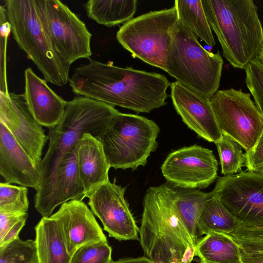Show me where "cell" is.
Instances as JSON below:
<instances>
[{"label":"cell","instance_id":"8","mask_svg":"<svg viewBox=\"0 0 263 263\" xmlns=\"http://www.w3.org/2000/svg\"><path fill=\"white\" fill-rule=\"evenodd\" d=\"M178 20L174 6L151 11L124 23L116 38L134 58L165 70L166 54Z\"/></svg>","mask_w":263,"mask_h":263},{"label":"cell","instance_id":"29","mask_svg":"<svg viewBox=\"0 0 263 263\" xmlns=\"http://www.w3.org/2000/svg\"><path fill=\"white\" fill-rule=\"evenodd\" d=\"M112 249L108 242L99 241L84 245L72 254L70 263H111Z\"/></svg>","mask_w":263,"mask_h":263},{"label":"cell","instance_id":"26","mask_svg":"<svg viewBox=\"0 0 263 263\" xmlns=\"http://www.w3.org/2000/svg\"><path fill=\"white\" fill-rule=\"evenodd\" d=\"M215 144L219 154L221 174L226 176L241 172V167L245 162L241 146L224 134Z\"/></svg>","mask_w":263,"mask_h":263},{"label":"cell","instance_id":"22","mask_svg":"<svg viewBox=\"0 0 263 263\" xmlns=\"http://www.w3.org/2000/svg\"><path fill=\"white\" fill-rule=\"evenodd\" d=\"M195 256L215 263H243L238 243L230 234L210 232L195 247Z\"/></svg>","mask_w":263,"mask_h":263},{"label":"cell","instance_id":"33","mask_svg":"<svg viewBox=\"0 0 263 263\" xmlns=\"http://www.w3.org/2000/svg\"><path fill=\"white\" fill-rule=\"evenodd\" d=\"M248 171L261 173L263 169V130L254 146L245 154Z\"/></svg>","mask_w":263,"mask_h":263},{"label":"cell","instance_id":"40","mask_svg":"<svg viewBox=\"0 0 263 263\" xmlns=\"http://www.w3.org/2000/svg\"><path fill=\"white\" fill-rule=\"evenodd\" d=\"M261 173L263 174V169L262 170Z\"/></svg>","mask_w":263,"mask_h":263},{"label":"cell","instance_id":"5","mask_svg":"<svg viewBox=\"0 0 263 263\" xmlns=\"http://www.w3.org/2000/svg\"><path fill=\"white\" fill-rule=\"evenodd\" d=\"M5 7L13 39L42 73L47 82L65 86L71 64L57 51L40 0H5Z\"/></svg>","mask_w":263,"mask_h":263},{"label":"cell","instance_id":"7","mask_svg":"<svg viewBox=\"0 0 263 263\" xmlns=\"http://www.w3.org/2000/svg\"><path fill=\"white\" fill-rule=\"evenodd\" d=\"M160 128L153 120L137 115L118 112L101 139L110 167L136 170L144 166L158 146Z\"/></svg>","mask_w":263,"mask_h":263},{"label":"cell","instance_id":"17","mask_svg":"<svg viewBox=\"0 0 263 263\" xmlns=\"http://www.w3.org/2000/svg\"><path fill=\"white\" fill-rule=\"evenodd\" d=\"M0 175L5 182L33 188L36 191L41 184L40 165L32 159L2 122Z\"/></svg>","mask_w":263,"mask_h":263},{"label":"cell","instance_id":"9","mask_svg":"<svg viewBox=\"0 0 263 263\" xmlns=\"http://www.w3.org/2000/svg\"><path fill=\"white\" fill-rule=\"evenodd\" d=\"M210 102L222 134L236 141L246 152L252 149L263 130V116L250 93L241 89L220 90Z\"/></svg>","mask_w":263,"mask_h":263},{"label":"cell","instance_id":"15","mask_svg":"<svg viewBox=\"0 0 263 263\" xmlns=\"http://www.w3.org/2000/svg\"><path fill=\"white\" fill-rule=\"evenodd\" d=\"M173 105L183 122L199 137L214 143L222 137L210 98L175 81L171 84Z\"/></svg>","mask_w":263,"mask_h":263},{"label":"cell","instance_id":"35","mask_svg":"<svg viewBox=\"0 0 263 263\" xmlns=\"http://www.w3.org/2000/svg\"><path fill=\"white\" fill-rule=\"evenodd\" d=\"M27 218L21 220L15 223L7 233L3 241L0 243V247L5 246L10 242L18 238V234L25 225Z\"/></svg>","mask_w":263,"mask_h":263},{"label":"cell","instance_id":"18","mask_svg":"<svg viewBox=\"0 0 263 263\" xmlns=\"http://www.w3.org/2000/svg\"><path fill=\"white\" fill-rule=\"evenodd\" d=\"M24 76L23 95L30 112L42 126L49 128L55 126L64 113L67 101L51 89L31 68L25 70Z\"/></svg>","mask_w":263,"mask_h":263},{"label":"cell","instance_id":"34","mask_svg":"<svg viewBox=\"0 0 263 263\" xmlns=\"http://www.w3.org/2000/svg\"><path fill=\"white\" fill-rule=\"evenodd\" d=\"M27 213L0 212V243L9 230L17 222L28 217Z\"/></svg>","mask_w":263,"mask_h":263},{"label":"cell","instance_id":"28","mask_svg":"<svg viewBox=\"0 0 263 263\" xmlns=\"http://www.w3.org/2000/svg\"><path fill=\"white\" fill-rule=\"evenodd\" d=\"M29 204L26 187L0 183V212L27 213Z\"/></svg>","mask_w":263,"mask_h":263},{"label":"cell","instance_id":"31","mask_svg":"<svg viewBox=\"0 0 263 263\" xmlns=\"http://www.w3.org/2000/svg\"><path fill=\"white\" fill-rule=\"evenodd\" d=\"M246 253L263 252V227L239 226L230 234Z\"/></svg>","mask_w":263,"mask_h":263},{"label":"cell","instance_id":"27","mask_svg":"<svg viewBox=\"0 0 263 263\" xmlns=\"http://www.w3.org/2000/svg\"><path fill=\"white\" fill-rule=\"evenodd\" d=\"M0 263H39L35 240L18 237L0 247Z\"/></svg>","mask_w":263,"mask_h":263},{"label":"cell","instance_id":"3","mask_svg":"<svg viewBox=\"0 0 263 263\" xmlns=\"http://www.w3.org/2000/svg\"><path fill=\"white\" fill-rule=\"evenodd\" d=\"M119 112L103 102L79 96L67 101L60 122L49 128L47 151L40 163L42 182L34 196L38 204L49 190L58 166L66 153L77 144L85 134L100 139L110 121Z\"/></svg>","mask_w":263,"mask_h":263},{"label":"cell","instance_id":"13","mask_svg":"<svg viewBox=\"0 0 263 263\" xmlns=\"http://www.w3.org/2000/svg\"><path fill=\"white\" fill-rule=\"evenodd\" d=\"M125 190L109 180L90 195L88 204L109 237L120 241L140 240L139 229L124 198Z\"/></svg>","mask_w":263,"mask_h":263},{"label":"cell","instance_id":"4","mask_svg":"<svg viewBox=\"0 0 263 263\" xmlns=\"http://www.w3.org/2000/svg\"><path fill=\"white\" fill-rule=\"evenodd\" d=\"M223 57L234 68L245 69L263 45V28L252 0H201Z\"/></svg>","mask_w":263,"mask_h":263},{"label":"cell","instance_id":"23","mask_svg":"<svg viewBox=\"0 0 263 263\" xmlns=\"http://www.w3.org/2000/svg\"><path fill=\"white\" fill-rule=\"evenodd\" d=\"M137 7L136 0H89L85 4L89 18L109 27L132 19Z\"/></svg>","mask_w":263,"mask_h":263},{"label":"cell","instance_id":"11","mask_svg":"<svg viewBox=\"0 0 263 263\" xmlns=\"http://www.w3.org/2000/svg\"><path fill=\"white\" fill-rule=\"evenodd\" d=\"M54 46L60 56L71 64L92 54L91 34L85 24L59 0H40Z\"/></svg>","mask_w":263,"mask_h":263},{"label":"cell","instance_id":"24","mask_svg":"<svg viewBox=\"0 0 263 263\" xmlns=\"http://www.w3.org/2000/svg\"><path fill=\"white\" fill-rule=\"evenodd\" d=\"M241 224L219 199L212 195L206 201L198 221L202 235L213 232L230 234Z\"/></svg>","mask_w":263,"mask_h":263},{"label":"cell","instance_id":"12","mask_svg":"<svg viewBox=\"0 0 263 263\" xmlns=\"http://www.w3.org/2000/svg\"><path fill=\"white\" fill-rule=\"evenodd\" d=\"M218 165L212 151L194 145L171 153L161 170L168 183L199 190L206 188L216 180Z\"/></svg>","mask_w":263,"mask_h":263},{"label":"cell","instance_id":"32","mask_svg":"<svg viewBox=\"0 0 263 263\" xmlns=\"http://www.w3.org/2000/svg\"><path fill=\"white\" fill-rule=\"evenodd\" d=\"M0 92L7 93L9 91L6 71L7 47L11 32L4 5L0 6Z\"/></svg>","mask_w":263,"mask_h":263},{"label":"cell","instance_id":"38","mask_svg":"<svg viewBox=\"0 0 263 263\" xmlns=\"http://www.w3.org/2000/svg\"><path fill=\"white\" fill-rule=\"evenodd\" d=\"M257 59L263 64V45L257 57Z\"/></svg>","mask_w":263,"mask_h":263},{"label":"cell","instance_id":"2","mask_svg":"<svg viewBox=\"0 0 263 263\" xmlns=\"http://www.w3.org/2000/svg\"><path fill=\"white\" fill-rule=\"evenodd\" d=\"M143 205L139 233L147 257L155 263H191L196 246L179 217L171 184L149 187Z\"/></svg>","mask_w":263,"mask_h":263},{"label":"cell","instance_id":"41","mask_svg":"<svg viewBox=\"0 0 263 263\" xmlns=\"http://www.w3.org/2000/svg\"><path fill=\"white\" fill-rule=\"evenodd\" d=\"M153 263H155V262H153Z\"/></svg>","mask_w":263,"mask_h":263},{"label":"cell","instance_id":"39","mask_svg":"<svg viewBox=\"0 0 263 263\" xmlns=\"http://www.w3.org/2000/svg\"><path fill=\"white\" fill-rule=\"evenodd\" d=\"M199 263H215V262H210V261H208L200 260Z\"/></svg>","mask_w":263,"mask_h":263},{"label":"cell","instance_id":"16","mask_svg":"<svg viewBox=\"0 0 263 263\" xmlns=\"http://www.w3.org/2000/svg\"><path fill=\"white\" fill-rule=\"evenodd\" d=\"M50 216L59 223L71 255L84 245L108 242L93 213L83 201L72 200L65 202Z\"/></svg>","mask_w":263,"mask_h":263},{"label":"cell","instance_id":"37","mask_svg":"<svg viewBox=\"0 0 263 263\" xmlns=\"http://www.w3.org/2000/svg\"><path fill=\"white\" fill-rule=\"evenodd\" d=\"M111 263H153V261L147 257L143 256L121 258L117 261H112Z\"/></svg>","mask_w":263,"mask_h":263},{"label":"cell","instance_id":"36","mask_svg":"<svg viewBox=\"0 0 263 263\" xmlns=\"http://www.w3.org/2000/svg\"><path fill=\"white\" fill-rule=\"evenodd\" d=\"M241 252L243 263H263V252Z\"/></svg>","mask_w":263,"mask_h":263},{"label":"cell","instance_id":"21","mask_svg":"<svg viewBox=\"0 0 263 263\" xmlns=\"http://www.w3.org/2000/svg\"><path fill=\"white\" fill-rule=\"evenodd\" d=\"M171 185L174 191L175 205L179 217L196 246L203 237L198 221L206 201L211 197V193Z\"/></svg>","mask_w":263,"mask_h":263},{"label":"cell","instance_id":"14","mask_svg":"<svg viewBox=\"0 0 263 263\" xmlns=\"http://www.w3.org/2000/svg\"><path fill=\"white\" fill-rule=\"evenodd\" d=\"M0 122L40 165L43 149L48 137L30 112L23 94L0 92Z\"/></svg>","mask_w":263,"mask_h":263},{"label":"cell","instance_id":"19","mask_svg":"<svg viewBox=\"0 0 263 263\" xmlns=\"http://www.w3.org/2000/svg\"><path fill=\"white\" fill-rule=\"evenodd\" d=\"M79 177L85 197L90 195L101 185L109 181L108 163L100 139L85 134L80 140L77 152Z\"/></svg>","mask_w":263,"mask_h":263},{"label":"cell","instance_id":"20","mask_svg":"<svg viewBox=\"0 0 263 263\" xmlns=\"http://www.w3.org/2000/svg\"><path fill=\"white\" fill-rule=\"evenodd\" d=\"M34 230L39 263H70L72 255L55 219L51 216L43 217Z\"/></svg>","mask_w":263,"mask_h":263},{"label":"cell","instance_id":"25","mask_svg":"<svg viewBox=\"0 0 263 263\" xmlns=\"http://www.w3.org/2000/svg\"><path fill=\"white\" fill-rule=\"evenodd\" d=\"M174 7L178 19L198 38L200 37L208 46H214L216 45L201 0H176Z\"/></svg>","mask_w":263,"mask_h":263},{"label":"cell","instance_id":"10","mask_svg":"<svg viewBox=\"0 0 263 263\" xmlns=\"http://www.w3.org/2000/svg\"><path fill=\"white\" fill-rule=\"evenodd\" d=\"M212 196L217 197L242 226L263 227V174L242 171L219 177Z\"/></svg>","mask_w":263,"mask_h":263},{"label":"cell","instance_id":"30","mask_svg":"<svg viewBox=\"0 0 263 263\" xmlns=\"http://www.w3.org/2000/svg\"><path fill=\"white\" fill-rule=\"evenodd\" d=\"M245 71L246 85L263 116V64L256 58L249 63Z\"/></svg>","mask_w":263,"mask_h":263},{"label":"cell","instance_id":"1","mask_svg":"<svg viewBox=\"0 0 263 263\" xmlns=\"http://www.w3.org/2000/svg\"><path fill=\"white\" fill-rule=\"evenodd\" d=\"M76 95L137 112H149L166 104L171 83L163 75L89 60L69 78Z\"/></svg>","mask_w":263,"mask_h":263},{"label":"cell","instance_id":"6","mask_svg":"<svg viewBox=\"0 0 263 263\" xmlns=\"http://www.w3.org/2000/svg\"><path fill=\"white\" fill-rule=\"evenodd\" d=\"M223 61L219 51L205 50L178 19L165 61V70L184 86L211 98L220 85Z\"/></svg>","mask_w":263,"mask_h":263}]
</instances>
